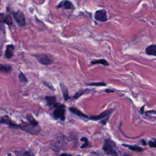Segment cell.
<instances>
[{
  "label": "cell",
  "mask_w": 156,
  "mask_h": 156,
  "mask_svg": "<svg viewBox=\"0 0 156 156\" xmlns=\"http://www.w3.org/2000/svg\"><path fill=\"white\" fill-rule=\"evenodd\" d=\"M103 149L109 155L120 156V150H119L116 144L111 140L106 139L105 140L103 146Z\"/></svg>",
  "instance_id": "obj_1"
},
{
  "label": "cell",
  "mask_w": 156,
  "mask_h": 156,
  "mask_svg": "<svg viewBox=\"0 0 156 156\" xmlns=\"http://www.w3.org/2000/svg\"><path fill=\"white\" fill-rule=\"evenodd\" d=\"M67 145V139L65 135H61L55 139L51 145V148L54 151H59L66 147Z\"/></svg>",
  "instance_id": "obj_2"
},
{
  "label": "cell",
  "mask_w": 156,
  "mask_h": 156,
  "mask_svg": "<svg viewBox=\"0 0 156 156\" xmlns=\"http://www.w3.org/2000/svg\"><path fill=\"white\" fill-rule=\"evenodd\" d=\"M20 129L27 133L32 135H36L39 134L41 129L39 125H34L29 123H23L19 125Z\"/></svg>",
  "instance_id": "obj_3"
},
{
  "label": "cell",
  "mask_w": 156,
  "mask_h": 156,
  "mask_svg": "<svg viewBox=\"0 0 156 156\" xmlns=\"http://www.w3.org/2000/svg\"><path fill=\"white\" fill-rule=\"evenodd\" d=\"M35 57L37 59V61L45 65H48L53 63V58L48 54H40L35 55Z\"/></svg>",
  "instance_id": "obj_4"
},
{
  "label": "cell",
  "mask_w": 156,
  "mask_h": 156,
  "mask_svg": "<svg viewBox=\"0 0 156 156\" xmlns=\"http://www.w3.org/2000/svg\"><path fill=\"white\" fill-rule=\"evenodd\" d=\"M13 18L15 20V21L18 24V25L20 26H25L26 25L25 17L23 13L21 11H18L13 13Z\"/></svg>",
  "instance_id": "obj_5"
},
{
  "label": "cell",
  "mask_w": 156,
  "mask_h": 156,
  "mask_svg": "<svg viewBox=\"0 0 156 156\" xmlns=\"http://www.w3.org/2000/svg\"><path fill=\"white\" fill-rule=\"evenodd\" d=\"M94 17L96 20L99 21L105 22L107 21V13L104 9H101V10L96 11L95 13Z\"/></svg>",
  "instance_id": "obj_6"
},
{
  "label": "cell",
  "mask_w": 156,
  "mask_h": 156,
  "mask_svg": "<svg viewBox=\"0 0 156 156\" xmlns=\"http://www.w3.org/2000/svg\"><path fill=\"white\" fill-rule=\"evenodd\" d=\"M0 123L5 124V125H8L11 128H12V129H17V128L19 127V125L13 122L11 119L7 115L0 118Z\"/></svg>",
  "instance_id": "obj_7"
},
{
  "label": "cell",
  "mask_w": 156,
  "mask_h": 156,
  "mask_svg": "<svg viewBox=\"0 0 156 156\" xmlns=\"http://www.w3.org/2000/svg\"><path fill=\"white\" fill-rule=\"evenodd\" d=\"M63 7L65 9H71V10H74L75 9V6L72 3L68 0H62V1L59 3L57 8H61Z\"/></svg>",
  "instance_id": "obj_8"
},
{
  "label": "cell",
  "mask_w": 156,
  "mask_h": 156,
  "mask_svg": "<svg viewBox=\"0 0 156 156\" xmlns=\"http://www.w3.org/2000/svg\"><path fill=\"white\" fill-rule=\"evenodd\" d=\"M54 117L56 118H59L62 120H65V110L63 108H59L56 109L54 112Z\"/></svg>",
  "instance_id": "obj_9"
},
{
  "label": "cell",
  "mask_w": 156,
  "mask_h": 156,
  "mask_svg": "<svg viewBox=\"0 0 156 156\" xmlns=\"http://www.w3.org/2000/svg\"><path fill=\"white\" fill-rule=\"evenodd\" d=\"M14 153L16 156H34V153L29 150L15 151Z\"/></svg>",
  "instance_id": "obj_10"
},
{
  "label": "cell",
  "mask_w": 156,
  "mask_h": 156,
  "mask_svg": "<svg viewBox=\"0 0 156 156\" xmlns=\"http://www.w3.org/2000/svg\"><path fill=\"white\" fill-rule=\"evenodd\" d=\"M13 50H14V47L12 45L7 46L5 52V56L7 59H11L13 56Z\"/></svg>",
  "instance_id": "obj_11"
},
{
  "label": "cell",
  "mask_w": 156,
  "mask_h": 156,
  "mask_svg": "<svg viewBox=\"0 0 156 156\" xmlns=\"http://www.w3.org/2000/svg\"><path fill=\"white\" fill-rule=\"evenodd\" d=\"M146 54L149 55V56H156V45H151L146 48Z\"/></svg>",
  "instance_id": "obj_12"
},
{
  "label": "cell",
  "mask_w": 156,
  "mask_h": 156,
  "mask_svg": "<svg viewBox=\"0 0 156 156\" xmlns=\"http://www.w3.org/2000/svg\"><path fill=\"white\" fill-rule=\"evenodd\" d=\"M111 112H112V111H106L104 112L103 113H102L101 114H100L99 115L96 116V117H93L90 118V119H91V120H101V119H103V118L109 115L111 113Z\"/></svg>",
  "instance_id": "obj_13"
},
{
  "label": "cell",
  "mask_w": 156,
  "mask_h": 156,
  "mask_svg": "<svg viewBox=\"0 0 156 156\" xmlns=\"http://www.w3.org/2000/svg\"><path fill=\"white\" fill-rule=\"evenodd\" d=\"M61 87L62 90V93H63V98L65 99V101H67L68 99H69V93H68V90L67 89V87L65 86V85L63 84L62 83L61 84Z\"/></svg>",
  "instance_id": "obj_14"
},
{
  "label": "cell",
  "mask_w": 156,
  "mask_h": 156,
  "mask_svg": "<svg viewBox=\"0 0 156 156\" xmlns=\"http://www.w3.org/2000/svg\"><path fill=\"white\" fill-rule=\"evenodd\" d=\"M70 111L73 113L76 114V115L79 116V117H83V118H88V117H87L85 114L83 113L82 112H81L79 110H78L76 108H74V107H71L70 108Z\"/></svg>",
  "instance_id": "obj_15"
},
{
  "label": "cell",
  "mask_w": 156,
  "mask_h": 156,
  "mask_svg": "<svg viewBox=\"0 0 156 156\" xmlns=\"http://www.w3.org/2000/svg\"><path fill=\"white\" fill-rule=\"evenodd\" d=\"M12 70V68L9 65H4L0 64V72L3 73H10Z\"/></svg>",
  "instance_id": "obj_16"
},
{
  "label": "cell",
  "mask_w": 156,
  "mask_h": 156,
  "mask_svg": "<svg viewBox=\"0 0 156 156\" xmlns=\"http://www.w3.org/2000/svg\"><path fill=\"white\" fill-rule=\"evenodd\" d=\"M123 146H126V147H128L129 148V149L133 151H135V152H141L143 150V148H142L139 146L137 145H123Z\"/></svg>",
  "instance_id": "obj_17"
},
{
  "label": "cell",
  "mask_w": 156,
  "mask_h": 156,
  "mask_svg": "<svg viewBox=\"0 0 156 156\" xmlns=\"http://www.w3.org/2000/svg\"><path fill=\"white\" fill-rule=\"evenodd\" d=\"M91 65H95V64H101V65H103L104 66H109V64L105 59H99V60H96L93 61L91 62Z\"/></svg>",
  "instance_id": "obj_18"
},
{
  "label": "cell",
  "mask_w": 156,
  "mask_h": 156,
  "mask_svg": "<svg viewBox=\"0 0 156 156\" xmlns=\"http://www.w3.org/2000/svg\"><path fill=\"white\" fill-rule=\"evenodd\" d=\"M1 20L4 23H7V25H12V19H11V17L10 15L4 16V15H1Z\"/></svg>",
  "instance_id": "obj_19"
},
{
  "label": "cell",
  "mask_w": 156,
  "mask_h": 156,
  "mask_svg": "<svg viewBox=\"0 0 156 156\" xmlns=\"http://www.w3.org/2000/svg\"><path fill=\"white\" fill-rule=\"evenodd\" d=\"M26 118H27V121H28V123H29L31 124H33V125H39L38 122L35 120L34 117L32 116V115L27 114V116H26Z\"/></svg>",
  "instance_id": "obj_20"
},
{
  "label": "cell",
  "mask_w": 156,
  "mask_h": 156,
  "mask_svg": "<svg viewBox=\"0 0 156 156\" xmlns=\"http://www.w3.org/2000/svg\"><path fill=\"white\" fill-rule=\"evenodd\" d=\"M46 100H47L49 105H54V104L56 103V97H54V96H48V97H46Z\"/></svg>",
  "instance_id": "obj_21"
},
{
  "label": "cell",
  "mask_w": 156,
  "mask_h": 156,
  "mask_svg": "<svg viewBox=\"0 0 156 156\" xmlns=\"http://www.w3.org/2000/svg\"><path fill=\"white\" fill-rule=\"evenodd\" d=\"M81 140L82 141H84V144L81 146V148H84L87 147V146H89V141L88 139L85 138V137H83V138H82L81 139Z\"/></svg>",
  "instance_id": "obj_22"
},
{
  "label": "cell",
  "mask_w": 156,
  "mask_h": 156,
  "mask_svg": "<svg viewBox=\"0 0 156 156\" xmlns=\"http://www.w3.org/2000/svg\"><path fill=\"white\" fill-rule=\"evenodd\" d=\"M85 91H86L85 90H82L79 91H78V92H77V93L75 94V96H74V98H75V99H77V98H78L79 97H80V96H81V95H83V94L85 93Z\"/></svg>",
  "instance_id": "obj_23"
},
{
  "label": "cell",
  "mask_w": 156,
  "mask_h": 156,
  "mask_svg": "<svg viewBox=\"0 0 156 156\" xmlns=\"http://www.w3.org/2000/svg\"><path fill=\"white\" fill-rule=\"evenodd\" d=\"M87 85L90 86H105L106 85V84L104 83V82H96V83L87 84Z\"/></svg>",
  "instance_id": "obj_24"
},
{
  "label": "cell",
  "mask_w": 156,
  "mask_h": 156,
  "mask_svg": "<svg viewBox=\"0 0 156 156\" xmlns=\"http://www.w3.org/2000/svg\"><path fill=\"white\" fill-rule=\"evenodd\" d=\"M19 79L22 82H27V79H26V76L23 74L21 72H20V75H19Z\"/></svg>",
  "instance_id": "obj_25"
},
{
  "label": "cell",
  "mask_w": 156,
  "mask_h": 156,
  "mask_svg": "<svg viewBox=\"0 0 156 156\" xmlns=\"http://www.w3.org/2000/svg\"><path fill=\"white\" fill-rule=\"evenodd\" d=\"M148 145H149V146H151V147H153V148H155V143L154 141H149V143H148Z\"/></svg>",
  "instance_id": "obj_26"
},
{
  "label": "cell",
  "mask_w": 156,
  "mask_h": 156,
  "mask_svg": "<svg viewBox=\"0 0 156 156\" xmlns=\"http://www.w3.org/2000/svg\"><path fill=\"white\" fill-rule=\"evenodd\" d=\"M59 156H72V155L70 154H62Z\"/></svg>",
  "instance_id": "obj_27"
},
{
  "label": "cell",
  "mask_w": 156,
  "mask_h": 156,
  "mask_svg": "<svg viewBox=\"0 0 156 156\" xmlns=\"http://www.w3.org/2000/svg\"><path fill=\"white\" fill-rule=\"evenodd\" d=\"M105 91H106V92H112V91H114L113 90H105Z\"/></svg>",
  "instance_id": "obj_28"
},
{
  "label": "cell",
  "mask_w": 156,
  "mask_h": 156,
  "mask_svg": "<svg viewBox=\"0 0 156 156\" xmlns=\"http://www.w3.org/2000/svg\"><path fill=\"white\" fill-rule=\"evenodd\" d=\"M124 156H132V155H129V154H126L125 155H124Z\"/></svg>",
  "instance_id": "obj_29"
},
{
  "label": "cell",
  "mask_w": 156,
  "mask_h": 156,
  "mask_svg": "<svg viewBox=\"0 0 156 156\" xmlns=\"http://www.w3.org/2000/svg\"><path fill=\"white\" fill-rule=\"evenodd\" d=\"M77 156H81V155H77Z\"/></svg>",
  "instance_id": "obj_30"
}]
</instances>
